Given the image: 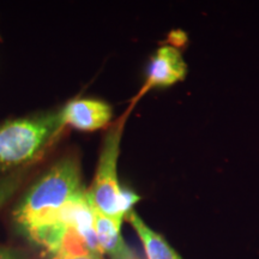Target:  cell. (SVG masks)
I'll use <instances>...</instances> for the list:
<instances>
[{"mask_svg":"<svg viewBox=\"0 0 259 259\" xmlns=\"http://www.w3.org/2000/svg\"><path fill=\"white\" fill-rule=\"evenodd\" d=\"M0 259H23L17 251L0 246Z\"/></svg>","mask_w":259,"mask_h":259,"instance_id":"9c48e42d","label":"cell"},{"mask_svg":"<svg viewBox=\"0 0 259 259\" xmlns=\"http://www.w3.org/2000/svg\"><path fill=\"white\" fill-rule=\"evenodd\" d=\"M64 126L61 111L15 119L0 125V170L32 160Z\"/></svg>","mask_w":259,"mask_h":259,"instance_id":"3957f363","label":"cell"},{"mask_svg":"<svg viewBox=\"0 0 259 259\" xmlns=\"http://www.w3.org/2000/svg\"><path fill=\"white\" fill-rule=\"evenodd\" d=\"M51 259H103V257H101V255H96V254L82 255V257H61V255H51Z\"/></svg>","mask_w":259,"mask_h":259,"instance_id":"30bf717a","label":"cell"},{"mask_svg":"<svg viewBox=\"0 0 259 259\" xmlns=\"http://www.w3.org/2000/svg\"><path fill=\"white\" fill-rule=\"evenodd\" d=\"M94 254L89 250L88 245L80 233L74 228L73 226L66 225L65 231L61 236L59 248H58L56 254L52 255H61V257H82V255Z\"/></svg>","mask_w":259,"mask_h":259,"instance_id":"ba28073f","label":"cell"},{"mask_svg":"<svg viewBox=\"0 0 259 259\" xmlns=\"http://www.w3.org/2000/svg\"><path fill=\"white\" fill-rule=\"evenodd\" d=\"M125 118L116 121L105 136L95 179L88 196L97 211L111 218L125 219L139 199L135 193L122 190L118 178V161Z\"/></svg>","mask_w":259,"mask_h":259,"instance_id":"7a4b0ae2","label":"cell"},{"mask_svg":"<svg viewBox=\"0 0 259 259\" xmlns=\"http://www.w3.org/2000/svg\"><path fill=\"white\" fill-rule=\"evenodd\" d=\"M83 192L78 162L65 157L25 193L14 212L16 222L24 231L58 222L61 209Z\"/></svg>","mask_w":259,"mask_h":259,"instance_id":"6da1fadb","label":"cell"},{"mask_svg":"<svg viewBox=\"0 0 259 259\" xmlns=\"http://www.w3.org/2000/svg\"><path fill=\"white\" fill-rule=\"evenodd\" d=\"M112 116L113 109L108 103L93 99L73 100L61 111L64 125L87 132L106 127Z\"/></svg>","mask_w":259,"mask_h":259,"instance_id":"5b68a950","label":"cell"},{"mask_svg":"<svg viewBox=\"0 0 259 259\" xmlns=\"http://www.w3.org/2000/svg\"><path fill=\"white\" fill-rule=\"evenodd\" d=\"M131 226L137 233L139 240L143 245L147 259H184L171 247L169 242L160 233L153 229L139 218L137 212L131 211L127 215Z\"/></svg>","mask_w":259,"mask_h":259,"instance_id":"52a82bcc","label":"cell"},{"mask_svg":"<svg viewBox=\"0 0 259 259\" xmlns=\"http://www.w3.org/2000/svg\"><path fill=\"white\" fill-rule=\"evenodd\" d=\"M186 74L187 65L180 50L174 45H164L151 58L144 90L174 85L185 79Z\"/></svg>","mask_w":259,"mask_h":259,"instance_id":"277c9868","label":"cell"},{"mask_svg":"<svg viewBox=\"0 0 259 259\" xmlns=\"http://www.w3.org/2000/svg\"><path fill=\"white\" fill-rule=\"evenodd\" d=\"M95 232L102 253L112 259H138L121 236V223L124 219L103 215L94 208Z\"/></svg>","mask_w":259,"mask_h":259,"instance_id":"8992f818","label":"cell"}]
</instances>
